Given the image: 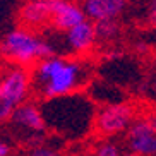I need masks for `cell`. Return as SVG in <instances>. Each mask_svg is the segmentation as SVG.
<instances>
[{
  "label": "cell",
  "instance_id": "9c48e42d",
  "mask_svg": "<svg viewBox=\"0 0 156 156\" xmlns=\"http://www.w3.org/2000/svg\"><path fill=\"white\" fill-rule=\"evenodd\" d=\"M51 7V26L57 31H69L74 26L86 21L83 5L74 0H50Z\"/></svg>",
  "mask_w": 156,
  "mask_h": 156
},
{
  "label": "cell",
  "instance_id": "3957f363",
  "mask_svg": "<svg viewBox=\"0 0 156 156\" xmlns=\"http://www.w3.org/2000/svg\"><path fill=\"white\" fill-rule=\"evenodd\" d=\"M0 55L9 64L23 65V67H34L43 58H48L55 53V45L40 36L34 29L16 28L9 31L0 41Z\"/></svg>",
  "mask_w": 156,
  "mask_h": 156
},
{
  "label": "cell",
  "instance_id": "52a82bcc",
  "mask_svg": "<svg viewBox=\"0 0 156 156\" xmlns=\"http://www.w3.org/2000/svg\"><path fill=\"white\" fill-rule=\"evenodd\" d=\"M125 144L139 156H156V130L144 117H137L125 134Z\"/></svg>",
  "mask_w": 156,
  "mask_h": 156
},
{
  "label": "cell",
  "instance_id": "7a4b0ae2",
  "mask_svg": "<svg viewBox=\"0 0 156 156\" xmlns=\"http://www.w3.org/2000/svg\"><path fill=\"white\" fill-rule=\"evenodd\" d=\"M40 106L46 129L65 139H83L94 127L98 110L83 93L45 100Z\"/></svg>",
  "mask_w": 156,
  "mask_h": 156
},
{
  "label": "cell",
  "instance_id": "8fae6325",
  "mask_svg": "<svg viewBox=\"0 0 156 156\" xmlns=\"http://www.w3.org/2000/svg\"><path fill=\"white\" fill-rule=\"evenodd\" d=\"M19 19L24 28L40 29L51 24L50 0H26L19 10Z\"/></svg>",
  "mask_w": 156,
  "mask_h": 156
},
{
  "label": "cell",
  "instance_id": "ffe728a7",
  "mask_svg": "<svg viewBox=\"0 0 156 156\" xmlns=\"http://www.w3.org/2000/svg\"><path fill=\"white\" fill-rule=\"evenodd\" d=\"M122 156H139V154H136V153H132V151H127V153H124Z\"/></svg>",
  "mask_w": 156,
  "mask_h": 156
},
{
  "label": "cell",
  "instance_id": "9a60e30c",
  "mask_svg": "<svg viewBox=\"0 0 156 156\" xmlns=\"http://www.w3.org/2000/svg\"><path fill=\"white\" fill-rule=\"evenodd\" d=\"M12 112H14V106L7 101L2 87H0V124L2 122H9L10 117H12Z\"/></svg>",
  "mask_w": 156,
  "mask_h": 156
},
{
  "label": "cell",
  "instance_id": "2e32d148",
  "mask_svg": "<svg viewBox=\"0 0 156 156\" xmlns=\"http://www.w3.org/2000/svg\"><path fill=\"white\" fill-rule=\"evenodd\" d=\"M26 156H65V154H64V153H60L58 149H55V147L41 144V146L31 147Z\"/></svg>",
  "mask_w": 156,
  "mask_h": 156
},
{
  "label": "cell",
  "instance_id": "30bf717a",
  "mask_svg": "<svg viewBox=\"0 0 156 156\" xmlns=\"http://www.w3.org/2000/svg\"><path fill=\"white\" fill-rule=\"evenodd\" d=\"M86 17L93 23L119 21L129 7V0H83L81 2Z\"/></svg>",
  "mask_w": 156,
  "mask_h": 156
},
{
  "label": "cell",
  "instance_id": "4fadbf2b",
  "mask_svg": "<svg viewBox=\"0 0 156 156\" xmlns=\"http://www.w3.org/2000/svg\"><path fill=\"white\" fill-rule=\"evenodd\" d=\"M139 19L144 26L156 29V0H141Z\"/></svg>",
  "mask_w": 156,
  "mask_h": 156
},
{
  "label": "cell",
  "instance_id": "ac0fdd59",
  "mask_svg": "<svg viewBox=\"0 0 156 156\" xmlns=\"http://www.w3.org/2000/svg\"><path fill=\"white\" fill-rule=\"evenodd\" d=\"M10 153H12V147H10V144L5 141L2 136H0V156H10Z\"/></svg>",
  "mask_w": 156,
  "mask_h": 156
},
{
  "label": "cell",
  "instance_id": "5b68a950",
  "mask_svg": "<svg viewBox=\"0 0 156 156\" xmlns=\"http://www.w3.org/2000/svg\"><path fill=\"white\" fill-rule=\"evenodd\" d=\"M9 122L16 129H21V132L26 134V146L29 149L41 146L45 142V132L48 129H46V122L40 105L28 101L24 105L16 106Z\"/></svg>",
  "mask_w": 156,
  "mask_h": 156
},
{
  "label": "cell",
  "instance_id": "d6986e66",
  "mask_svg": "<svg viewBox=\"0 0 156 156\" xmlns=\"http://www.w3.org/2000/svg\"><path fill=\"white\" fill-rule=\"evenodd\" d=\"M144 119H146L147 122H149V125L156 130V108H153V110L147 112V113L144 115Z\"/></svg>",
  "mask_w": 156,
  "mask_h": 156
},
{
  "label": "cell",
  "instance_id": "6da1fadb",
  "mask_svg": "<svg viewBox=\"0 0 156 156\" xmlns=\"http://www.w3.org/2000/svg\"><path fill=\"white\" fill-rule=\"evenodd\" d=\"M33 93L45 100L81 93L91 79V67L83 57L51 55L31 67Z\"/></svg>",
  "mask_w": 156,
  "mask_h": 156
},
{
  "label": "cell",
  "instance_id": "8992f818",
  "mask_svg": "<svg viewBox=\"0 0 156 156\" xmlns=\"http://www.w3.org/2000/svg\"><path fill=\"white\" fill-rule=\"evenodd\" d=\"M0 87L10 105L19 106L29 101L33 91L31 69L23 65L9 64L0 72Z\"/></svg>",
  "mask_w": 156,
  "mask_h": 156
},
{
  "label": "cell",
  "instance_id": "5bb4252c",
  "mask_svg": "<svg viewBox=\"0 0 156 156\" xmlns=\"http://www.w3.org/2000/svg\"><path fill=\"white\" fill-rule=\"evenodd\" d=\"M122 149H120L119 142L113 139H103L94 146L93 156H122Z\"/></svg>",
  "mask_w": 156,
  "mask_h": 156
},
{
  "label": "cell",
  "instance_id": "ba28073f",
  "mask_svg": "<svg viewBox=\"0 0 156 156\" xmlns=\"http://www.w3.org/2000/svg\"><path fill=\"white\" fill-rule=\"evenodd\" d=\"M96 29L94 23L86 19L84 23L74 26L72 29L64 33V45L67 53L74 57H84L96 46Z\"/></svg>",
  "mask_w": 156,
  "mask_h": 156
},
{
  "label": "cell",
  "instance_id": "7c38bea8",
  "mask_svg": "<svg viewBox=\"0 0 156 156\" xmlns=\"http://www.w3.org/2000/svg\"><path fill=\"white\" fill-rule=\"evenodd\" d=\"M94 29H96V38L98 43H113L117 38L120 36V24L119 21H100V23H94Z\"/></svg>",
  "mask_w": 156,
  "mask_h": 156
},
{
  "label": "cell",
  "instance_id": "e0dca14e",
  "mask_svg": "<svg viewBox=\"0 0 156 156\" xmlns=\"http://www.w3.org/2000/svg\"><path fill=\"white\" fill-rule=\"evenodd\" d=\"M147 94L156 105V69L153 70V74L149 76V81H147Z\"/></svg>",
  "mask_w": 156,
  "mask_h": 156
},
{
  "label": "cell",
  "instance_id": "277c9868",
  "mask_svg": "<svg viewBox=\"0 0 156 156\" xmlns=\"http://www.w3.org/2000/svg\"><path fill=\"white\" fill-rule=\"evenodd\" d=\"M137 119V110L130 103H112L103 105L96 113L94 130L106 139H112L120 134H127L130 125Z\"/></svg>",
  "mask_w": 156,
  "mask_h": 156
}]
</instances>
